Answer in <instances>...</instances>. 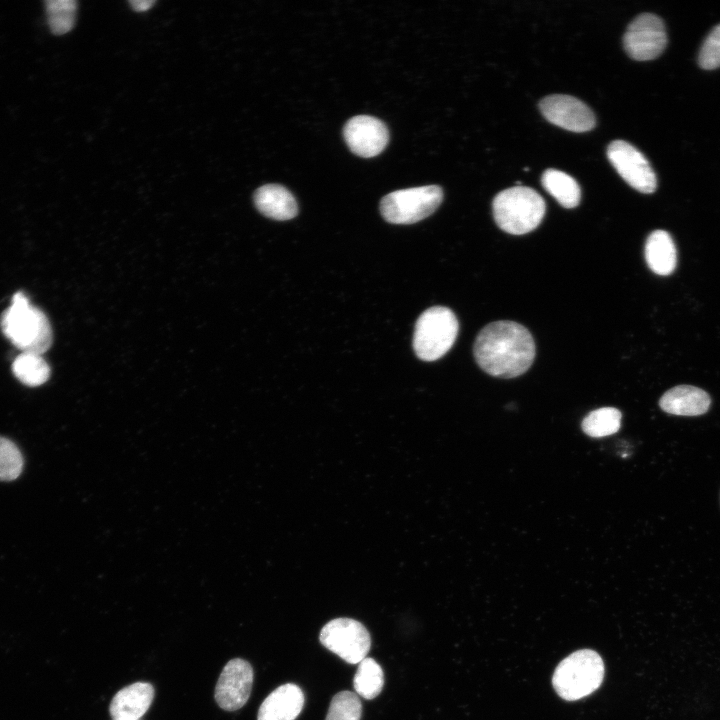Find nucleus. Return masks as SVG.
<instances>
[{
    "label": "nucleus",
    "instance_id": "obj_1",
    "mask_svg": "<svg viewBox=\"0 0 720 720\" xmlns=\"http://www.w3.org/2000/svg\"><path fill=\"white\" fill-rule=\"evenodd\" d=\"M535 342L526 327L509 320L489 323L477 335L473 353L486 373L514 378L525 373L535 358Z\"/></svg>",
    "mask_w": 720,
    "mask_h": 720
},
{
    "label": "nucleus",
    "instance_id": "obj_2",
    "mask_svg": "<svg viewBox=\"0 0 720 720\" xmlns=\"http://www.w3.org/2000/svg\"><path fill=\"white\" fill-rule=\"evenodd\" d=\"M6 338L21 352L43 354L52 344V329L47 316L30 304L23 292L13 295L11 305L0 316Z\"/></svg>",
    "mask_w": 720,
    "mask_h": 720
},
{
    "label": "nucleus",
    "instance_id": "obj_3",
    "mask_svg": "<svg viewBox=\"0 0 720 720\" xmlns=\"http://www.w3.org/2000/svg\"><path fill=\"white\" fill-rule=\"evenodd\" d=\"M542 196L532 188L515 186L499 192L493 202V217L498 227L513 235L534 230L545 215Z\"/></svg>",
    "mask_w": 720,
    "mask_h": 720
},
{
    "label": "nucleus",
    "instance_id": "obj_4",
    "mask_svg": "<svg viewBox=\"0 0 720 720\" xmlns=\"http://www.w3.org/2000/svg\"><path fill=\"white\" fill-rule=\"evenodd\" d=\"M604 664L600 655L590 649L578 650L556 667L552 684L557 694L568 701L581 699L602 683Z\"/></svg>",
    "mask_w": 720,
    "mask_h": 720
},
{
    "label": "nucleus",
    "instance_id": "obj_5",
    "mask_svg": "<svg viewBox=\"0 0 720 720\" xmlns=\"http://www.w3.org/2000/svg\"><path fill=\"white\" fill-rule=\"evenodd\" d=\"M458 320L447 307L434 306L425 310L415 324L413 349L424 361H435L453 346L458 334Z\"/></svg>",
    "mask_w": 720,
    "mask_h": 720
},
{
    "label": "nucleus",
    "instance_id": "obj_6",
    "mask_svg": "<svg viewBox=\"0 0 720 720\" xmlns=\"http://www.w3.org/2000/svg\"><path fill=\"white\" fill-rule=\"evenodd\" d=\"M443 199L437 185H427L393 191L380 202L382 217L393 224H412L432 214Z\"/></svg>",
    "mask_w": 720,
    "mask_h": 720
},
{
    "label": "nucleus",
    "instance_id": "obj_7",
    "mask_svg": "<svg viewBox=\"0 0 720 720\" xmlns=\"http://www.w3.org/2000/svg\"><path fill=\"white\" fill-rule=\"evenodd\" d=\"M320 643L349 664L366 658L371 638L365 626L351 618H336L326 623L319 634Z\"/></svg>",
    "mask_w": 720,
    "mask_h": 720
},
{
    "label": "nucleus",
    "instance_id": "obj_8",
    "mask_svg": "<svg viewBox=\"0 0 720 720\" xmlns=\"http://www.w3.org/2000/svg\"><path fill=\"white\" fill-rule=\"evenodd\" d=\"M667 44L663 21L654 14L638 15L627 27L623 45L627 54L638 61L658 57Z\"/></svg>",
    "mask_w": 720,
    "mask_h": 720
},
{
    "label": "nucleus",
    "instance_id": "obj_9",
    "mask_svg": "<svg viewBox=\"0 0 720 720\" xmlns=\"http://www.w3.org/2000/svg\"><path fill=\"white\" fill-rule=\"evenodd\" d=\"M607 157L618 174L631 187L642 193H652L657 188L656 174L649 161L632 144L624 140L612 141Z\"/></svg>",
    "mask_w": 720,
    "mask_h": 720
},
{
    "label": "nucleus",
    "instance_id": "obj_10",
    "mask_svg": "<svg viewBox=\"0 0 720 720\" xmlns=\"http://www.w3.org/2000/svg\"><path fill=\"white\" fill-rule=\"evenodd\" d=\"M253 678V668L248 661L234 658L227 662L215 687L218 706L225 711L242 708L250 697Z\"/></svg>",
    "mask_w": 720,
    "mask_h": 720
},
{
    "label": "nucleus",
    "instance_id": "obj_11",
    "mask_svg": "<svg viewBox=\"0 0 720 720\" xmlns=\"http://www.w3.org/2000/svg\"><path fill=\"white\" fill-rule=\"evenodd\" d=\"M539 108L550 123L572 132H586L595 126L592 110L570 95H549L540 101Z\"/></svg>",
    "mask_w": 720,
    "mask_h": 720
},
{
    "label": "nucleus",
    "instance_id": "obj_12",
    "mask_svg": "<svg viewBox=\"0 0 720 720\" xmlns=\"http://www.w3.org/2000/svg\"><path fill=\"white\" fill-rule=\"evenodd\" d=\"M344 139L350 150L361 157L370 158L381 153L389 141L386 125L379 119L358 115L347 121Z\"/></svg>",
    "mask_w": 720,
    "mask_h": 720
},
{
    "label": "nucleus",
    "instance_id": "obj_13",
    "mask_svg": "<svg viewBox=\"0 0 720 720\" xmlns=\"http://www.w3.org/2000/svg\"><path fill=\"white\" fill-rule=\"evenodd\" d=\"M154 687L148 682H135L119 690L111 700L112 720H139L150 708Z\"/></svg>",
    "mask_w": 720,
    "mask_h": 720
},
{
    "label": "nucleus",
    "instance_id": "obj_14",
    "mask_svg": "<svg viewBox=\"0 0 720 720\" xmlns=\"http://www.w3.org/2000/svg\"><path fill=\"white\" fill-rule=\"evenodd\" d=\"M304 702V693L299 686L293 683L281 685L264 699L257 720H295Z\"/></svg>",
    "mask_w": 720,
    "mask_h": 720
},
{
    "label": "nucleus",
    "instance_id": "obj_15",
    "mask_svg": "<svg viewBox=\"0 0 720 720\" xmlns=\"http://www.w3.org/2000/svg\"><path fill=\"white\" fill-rule=\"evenodd\" d=\"M711 405L709 394L695 386L679 385L666 391L659 400L660 408L678 416H698Z\"/></svg>",
    "mask_w": 720,
    "mask_h": 720
},
{
    "label": "nucleus",
    "instance_id": "obj_16",
    "mask_svg": "<svg viewBox=\"0 0 720 720\" xmlns=\"http://www.w3.org/2000/svg\"><path fill=\"white\" fill-rule=\"evenodd\" d=\"M256 208L274 220H289L297 215L298 206L294 196L278 184L263 185L255 191Z\"/></svg>",
    "mask_w": 720,
    "mask_h": 720
},
{
    "label": "nucleus",
    "instance_id": "obj_17",
    "mask_svg": "<svg viewBox=\"0 0 720 720\" xmlns=\"http://www.w3.org/2000/svg\"><path fill=\"white\" fill-rule=\"evenodd\" d=\"M645 259L648 267L656 274H671L677 264L676 247L672 237L664 230H655L645 243Z\"/></svg>",
    "mask_w": 720,
    "mask_h": 720
},
{
    "label": "nucleus",
    "instance_id": "obj_18",
    "mask_svg": "<svg viewBox=\"0 0 720 720\" xmlns=\"http://www.w3.org/2000/svg\"><path fill=\"white\" fill-rule=\"evenodd\" d=\"M544 189L565 208L576 207L581 199L577 181L570 175L556 169H547L541 179Z\"/></svg>",
    "mask_w": 720,
    "mask_h": 720
},
{
    "label": "nucleus",
    "instance_id": "obj_19",
    "mask_svg": "<svg viewBox=\"0 0 720 720\" xmlns=\"http://www.w3.org/2000/svg\"><path fill=\"white\" fill-rule=\"evenodd\" d=\"M14 376L24 385L40 386L50 376V367L41 354L21 352L12 363Z\"/></svg>",
    "mask_w": 720,
    "mask_h": 720
},
{
    "label": "nucleus",
    "instance_id": "obj_20",
    "mask_svg": "<svg viewBox=\"0 0 720 720\" xmlns=\"http://www.w3.org/2000/svg\"><path fill=\"white\" fill-rule=\"evenodd\" d=\"M353 686L356 694L365 699L370 700L378 696L384 686V674L381 666L373 658H364L358 663Z\"/></svg>",
    "mask_w": 720,
    "mask_h": 720
},
{
    "label": "nucleus",
    "instance_id": "obj_21",
    "mask_svg": "<svg viewBox=\"0 0 720 720\" xmlns=\"http://www.w3.org/2000/svg\"><path fill=\"white\" fill-rule=\"evenodd\" d=\"M621 412L613 407H602L590 412L582 421L583 431L591 437H604L617 432L621 425Z\"/></svg>",
    "mask_w": 720,
    "mask_h": 720
},
{
    "label": "nucleus",
    "instance_id": "obj_22",
    "mask_svg": "<svg viewBox=\"0 0 720 720\" xmlns=\"http://www.w3.org/2000/svg\"><path fill=\"white\" fill-rule=\"evenodd\" d=\"M77 2L74 0H48L46 12L51 31L56 35L69 32L75 23Z\"/></svg>",
    "mask_w": 720,
    "mask_h": 720
},
{
    "label": "nucleus",
    "instance_id": "obj_23",
    "mask_svg": "<svg viewBox=\"0 0 720 720\" xmlns=\"http://www.w3.org/2000/svg\"><path fill=\"white\" fill-rule=\"evenodd\" d=\"M24 468V458L19 447L9 438L0 436V481L16 480Z\"/></svg>",
    "mask_w": 720,
    "mask_h": 720
},
{
    "label": "nucleus",
    "instance_id": "obj_24",
    "mask_svg": "<svg viewBox=\"0 0 720 720\" xmlns=\"http://www.w3.org/2000/svg\"><path fill=\"white\" fill-rule=\"evenodd\" d=\"M362 704L359 696L341 691L333 696L325 720H360Z\"/></svg>",
    "mask_w": 720,
    "mask_h": 720
},
{
    "label": "nucleus",
    "instance_id": "obj_25",
    "mask_svg": "<svg viewBox=\"0 0 720 720\" xmlns=\"http://www.w3.org/2000/svg\"><path fill=\"white\" fill-rule=\"evenodd\" d=\"M698 62L701 68L711 70L720 66V24L704 40Z\"/></svg>",
    "mask_w": 720,
    "mask_h": 720
},
{
    "label": "nucleus",
    "instance_id": "obj_26",
    "mask_svg": "<svg viewBox=\"0 0 720 720\" xmlns=\"http://www.w3.org/2000/svg\"><path fill=\"white\" fill-rule=\"evenodd\" d=\"M155 3L154 0H132L129 1V4L133 8V10L137 12H143L148 10L151 6H153Z\"/></svg>",
    "mask_w": 720,
    "mask_h": 720
}]
</instances>
